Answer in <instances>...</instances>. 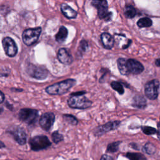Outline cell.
<instances>
[{
	"mask_svg": "<svg viewBox=\"0 0 160 160\" xmlns=\"http://www.w3.org/2000/svg\"><path fill=\"white\" fill-rule=\"evenodd\" d=\"M84 91L77 92L71 94V96L68 100L69 106L73 109H85L89 108L92 105V101L88 99L84 94Z\"/></svg>",
	"mask_w": 160,
	"mask_h": 160,
	"instance_id": "obj_1",
	"label": "cell"
},
{
	"mask_svg": "<svg viewBox=\"0 0 160 160\" xmlns=\"http://www.w3.org/2000/svg\"><path fill=\"white\" fill-rule=\"evenodd\" d=\"M75 84L74 79H68L48 86L46 91L50 95H62L66 93Z\"/></svg>",
	"mask_w": 160,
	"mask_h": 160,
	"instance_id": "obj_2",
	"label": "cell"
},
{
	"mask_svg": "<svg viewBox=\"0 0 160 160\" xmlns=\"http://www.w3.org/2000/svg\"><path fill=\"white\" fill-rule=\"evenodd\" d=\"M31 150L38 151L40 150L45 149L51 145L49 138L44 135H39L32 137L29 141Z\"/></svg>",
	"mask_w": 160,
	"mask_h": 160,
	"instance_id": "obj_3",
	"label": "cell"
},
{
	"mask_svg": "<svg viewBox=\"0 0 160 160\" xmlns=\"http://www.w3.org/2000/svg\"><path fill=\"white\" fill-rule=\"evenodd\" d=\"M38 117V111L36 109L29 108L21 109L18 114L19 120L28 125H32L35 124Z\"/></svg>",
	"mask_w": 160,
	"mask_h": 160,
	"instance_id": "obj_4",
	"label": "cell"
},
{
	"mask_svg": "<svg viewBox=\"0 0 160 160\" xmlns=\"http://www.w3.org/2000/svg\"><path fill=\"white\" fill-rule=\"evenodd\" d=\"M41 32V28L40 27L26 29L22 35L23 42L27 46L32 45L38 40Z\"/></svg>",
	"mask_w": 160,
	"mask_h": 160,
	"instance_id": "obj_5",
	"label": "cell"
},
{
	"mask_svg": "<svg viewBox=\"0 0 160 160\" xmlns=\"http://www.w3.org/2000/svg\"><path fill=\"white\" fill-rule=\"evenodd\" d=\"M159 82L157 79H152L148 82L144 87V93L146 96L151 99H156L159 94Z\"/></svg>",
	"mask_w": 160,
	"mask_h": 160,
	"instance_id": "obj_6",
	"label": "cell"
},
{
	"mask_svg": "<svg viewBox=\"0 0 160 160\" xmlns=\"http://www.w3.org/2000/svg\"><path fill=\"white\" fill-rule=\"evenodd\" d=\"M92 5L98 9V16L100 19H104L106 21L110 20L111 18L112 13L108 11V3L106 0L102 1H93Z\"/></svg>",
	"mask_w": 160,
	"mask_h": 160,
	"instance_id": "obj_7",
	"label": "cell"
},
{
	"mask_svg": "<svg viewBox=\"0 0 160 160\" xmlns=\"http://www.w3.org/2000/svg\"><path fill=\"white\" fill-rule=\"evenodd\" d=\"M27 72L32 78L37 79H44L48 74V71L46 68L32 64H29L28 67Z\"/></svg>",
	"mask_w": 160,
	"mask_h": 160,
	"instance_id": "obj_8",
	"label": "cell"
},
{
	"mask_svg": "<svg viewBox=\"0 0 160 160\" xmlns=\"http://www.w3.org/2000/svg\"><path fill=\"white\" fill-rule=\"evenodd\" d=\"M2 46L7 56L14 57L18 52V48L14 41L9 37H6L2 39Z\"/></svg>",
	"mask_w": 160,
	"mask_h": 160,
	"instance_id": "obj_9",
	"label": "cell"
},
{
	"mask_svg": "<svg viewBox=\"0 0 160 160\" xmlns=\"http://www.w3.org/2000/svg\"><path fill=\"white\" fill-rule=\"evenodd\" d=\"M55 121V115L53 112H47L42 114L39 119V124L42 129L48 131Z\"/></svg>",
	"mask_w": 160,
	"mask_h": 160,
	"instance_id": "obj_10",
	"label": "cell"
},
{
	"mask_svg": "<svg viewBox=\"0 0 160 160\" xmlns=\"http://www.w3.org/2000/svg\"><path fill=\"white\" fill-rule=\"evenodd\" d=\"M121 122L119 121L108 122L103 125L96 128L94 130V134L95 136H101L109 131H112L118 128Z\"/></svg>",
	"mask_w": 160,
	"mask_h": 160,
	"instance_id": "obj_11",
	"label": "cell"
},
{
	"mask_svg": "<svg viewBox=\"0 0 160 160\" xmlns=\"http://www.w3.org/2000/svg\"><path fill=\"white\" fill-rule=\"evenodd\" d=\"M14 140L20 145H24L26 142L27 136L22 128L16 126L11 132Z\"/></svg>",
	"mask_w": 160,
	"mask_h": 160,
	"instance_id": "obj_12",
	"label": "cell"
},
{
	"mask_svg": "<svg viewBox=\"0 0 160 160\" xmlns=\"http://www.w3.org/2000/svg\"><path fill=\"white\" fill-rule=\"evenodd\" d=\"M127 67L129 73L139 74L144 70L143 65L138 61L133 59H127Z\"/></svg>",
	"mask_w": 160,
	"mask_h": 160,
	"instance_id": "obj_13",
	"label": "cell"
},
{
	"mask_svg": "<svg viewBox=\"0 0 160 160\" xmlns=\"http://www.w3.org/2000/svg\"><path fill=\"white\" fill-rule=\"evenodd\" d=\"M58 60L64 64H70L72 62V57L65 48H61L58 52Z\"/></svg>",
	"mask_w": 160,
	"mask_h": 160,
	"instance_id": "obj_14",
	"label": "cell"
},
{
	"mask_svg": "<svg viewBox=\"0 0 160 160\" xmlns=\"http://www.w3.org/2000/svg\"><path fill=\"white\" fill-rule=\"evenodd\" d=\"M101 39L104 48L110 49L114 44V38L108 32H102L101 35Z\"/></svg>",
	"mask_w": 160,
	"mask_h": 160,
	"instance_id": "obj_15",
	"label": "cell"
},
{
	"mask_svg": "<svg viewBox=\"0 0 160 160\" xmlns=\"http://www.w3.org/2000/svg\"><path fill=\"white\" fill-rule=\"evenodd\" d=\"M61 10L62 13L69 19H73L77 16V12L73 9L71 7L68 6L66 3H62L61 4Z\"/></svg>",
	"mask_w": 160,
	"mask_h": 160,
	"instance_id": "obj_16",
	"label": "cell"
},
{
	"mask_svg": "<svg viewBox=\"0 0 160 160\" xmlns=\"http://www.w3.org/2000/svg\"><path fill=\"white\" fill-rule=\"evenodd\" d=\"M132 106L139 109H144L146 107V100L141 95H136L133 98Z\"/></svg>",
	"mask_w": 160,
	"mask_h": 160,
	"instance_id": "obj_17",
	"label": "cell"
},
{
	"mask_svg": "<svg viewBox=\"0 0 160 160\" xmlns=\"http://www.w3.org/2000/svg\"><path fill=\"white\" fill-rule=\"evenodd\" d=\"M68 31L67 28L63 26H61L59 29L58 33L56 34V36H55L56 41L60 43L64 42L68 37Z\"/></svg>",
	"mask_w": 160,
	"mask_h": 160,
	"instance_id": "obj_18",
	"label": "cell"
},
{
	"mask_svg": "<svg viewBox=\"0 0 160 160\" xmlns=\"http://www.w3.org/2000/svg\"><path fill=\"white\" fill-rule=\"evenodd\" d=\"M118 69L122 75H128L129 74L127 67V59L124 58H119L117 61Z\"/></svg>",
	"mask_w": 160,
	"mask_h": 160,
	"instance_id": "obj_19",
	"label": "cell"
},
{
	"mask_svg": "<svg viewBox=\"0 0 160 160\" xmlns=\"http://www.w3.org/2000/svg\"><path fill=\"white\" fill-rule=\"evenodd\" d=\"M124 16L127 18L131 19V18H133L136 16V10L132 6L128 5L124 8Z\"/></svg>",
	"mask_w": 160,
	"mask_h": 160,
	"instance_id": "obj_20",
	"label": "cell"
},
{
	"mask_svg": "<svg viewBox=\"0 0 160 160\" xmlns=\"http://www.w3.org/2000/svg\"><path fill=\"white\" fill-rule=\"evenodd\" d=\"M152 22L149 18H142L139 19L137 22V25L139 28H148L151 26Z\"/></svg>",
	"mask_w": 160,
	"mask_h": 160,
	"instance_id": "obj_21",
	"label": "cell"
},
{
	"mask_svg": "<svg viewBox=\"0 0 160 160\" xmlns=\"http://www.w3.org/2000/svg\"><path fill=\"white\" fill-rule=\"evenodd\" d=\"M126 156L130 160H146V158L139 152H128Z\"/></svg>",
	"mask_w": 160,
	"mask_h": 160,
	"instance_id": "obj_22",
	"label": "cell"
},
{
	"mask_svg": "<svg viewBox=\"0 0 160 160\" xmlns=\"http://www.w3.org/2000/svg\"><path fill=\"white\" fill-rule=\"evenodd\" d=\"M142 151L148 154H153L156 152V148L151 142H147L142 148Z\"/></svg>",
	"mask_w": 160,
	"mask_h": 160,
	"instance_id": "obj_23",
	"label": "cell"
},
{
	"mask_svg": "<svg viewBox=\"0 0 160 160\" xmlns=\"http://www.w3.org/2000/svg\"><path fill=\"white\" fill-rule=\"evenodd\" d=\"M63 118L65 121H66L68 123L71 125L75 126V125H77V124L78 123V121L77 118L71 114H63Z\"/></svg>",
	"mask_w": 160,
	"mask_h": 160,
	"instance_id": "obj_24",
	"label": "cell"
},
{
	"mask_svg": "<svg viewBox=\"0 0 160 160\" xmlns=\"http://www.w3.org/2000/svg\"><path fill=\"white\" fill-rule=\"evenodd\" d=\"M111 86L113 89L116 91L119 94H122L124 92V88L121 83L118 81H112L111 84Z\"/></svg>",
	"mask_w": 160,
	"mask_h": 160,
	"instance_id": "obj_25",
	"label": "cell"
},
{
	"mask_svg": "<svg viewBox=\"0 0 160 160\" xmlns=\"http://www.w3.org/2000/svg\"><path fill=\"white\" fill-rule=\"evenodd\" d=\"M121 142L116 141L108 144L107 147V151L109 152H116L119 149V146Z\"/></svg>",
	"mask_w": 160,
	"mask_h": 160,
	"instance_id": "obj_26",
	"label": "cell"
},
{
	"mask_svg": "<svg viewBox=\"0 0 160 160\" xmlns=\"http://www.w3.org/2000/svg\"><path fill=\"white\" fill-rule=\"evenodd\" d=\"M141 129L142 132L146 135H152L157 133V130L155 128L151 126H144L141 127Z\"/></svg>",
	"mask_w": 160,
	"mask_h": 160,
	"instance_id": "obj_27",
	"label": "cell"
},
{
	"mask_svg": "<svg viewBox=\"0 0 160 160\" xmlns=\"http://www.w3.org/2000/svg\"><path fill=\"white\" fill-rule=\"evenodd\" d=\"M51 138L53 142H55L56 144H58L59 142L62 141L64 139L63 136L61 134H60L58 131H54V132H52Z\"/></svg>",
	"mask_w": 160,
	"mask_h": 160,
	"instance_id": "obj_28",
	"label": "cell"
},
{
	"mask_svg": "<svg viewBox=\"0 0 160 160\" xmlns=\"http://www.w3.org/2000/svg\"><path fill=\"white\" fill-rule=\"evenodd\" d=\"M88 42L84 41V40H82L80 42V44H79V51L80 52L79 53H84L87 48H88Z\"/></svg>",
	"mask_w": 160,
	"mask_h": 160,
	"instance_id": "obj_29",
	"label": "cell"
},
{
	"mask_svg": "<svg viewBox=\"0 0 160 160\" xmlns=\"http://www.w3.org/2000/svg\"><path fill=\"white\" fill-rule=\"evenodd\" d=\"M100 160H113V159H112V158L111 156H109V155L103 154V155L101 156Z\"/></svg>",
	"mask_w": 160,
	"mask_h": 160,
	"instance_id": "obj_30",
	"label": "cell"
},
{
	"mask_svg": "<svg viewBox=\"0 0 160 160\" xmlns=\"http://www.w3.org/2000/svg\"><path fill=\"white\" fill-rule=\"evenodd\" d=\"M4 95L3 92L1 91V103H2L4 101Z\"/></svg>",
	"mask_w": 160,
	"mask_h": 160,
	"instance_id": "obj_31",
	"label": "cell"
},
{
	"mask_svg": "<svg viewBox=\"0 0 160 160\" xmlns=\"http://www.w3.org/2000/svg\"><path fill=\"white\" fill-rule=\"evenodd\" d=\"M155 64H156V65L157 66H160V58L159 59H156V61H155Z\"/></svg>",
	"mask_w": 160,
	"mask_h": 160,
	"instance_id": "obj_32",
	"label": "cell"
},
{
	"mask_svg": "<svg viewBox=\"0 0 160 160\" xmlns=\"http://www.w3.org/2000/svg\"><path fill=\"white\" fill-rule=\"evenodd\" d=\"M157 136L159 138V139L160 140V128H158V129L157 131Z\"/></svg>",
	"mask_w": 160,
	"mask_h": 160,
	"instance_id": "obj_33",
	"label": "cell"
},
{
	"mask_svg": "<svg viewBox=\"0 0 160 160\" xmlns=\"http://www.w3.org/2000/svg\"><path fill=\"white\" fill-rule=\"evenodd\" d=\"M1 148H2L3 146H4V144H3V142H1Z\"/></svg>",
	"mask_w": 160,
	"mask_h": 160,
	"instance_id": "obj_34",
	"label": "cell"
},
{
	"mask_svg": "<svg viewBox=\"0 0 160 160\" xmlns=\"http://www.w3.org/2000/svg\"><path fill=\"white\" fill-rule=\"evenodd\" d=\"M94 1V0H93ZM94 1H102V0H94Z\"/></svg>",
	"mask_w": 160,
	"mask_h": 160,
	"instance_id": "obj_35",
	"label": "cell"
}]
</instances>
